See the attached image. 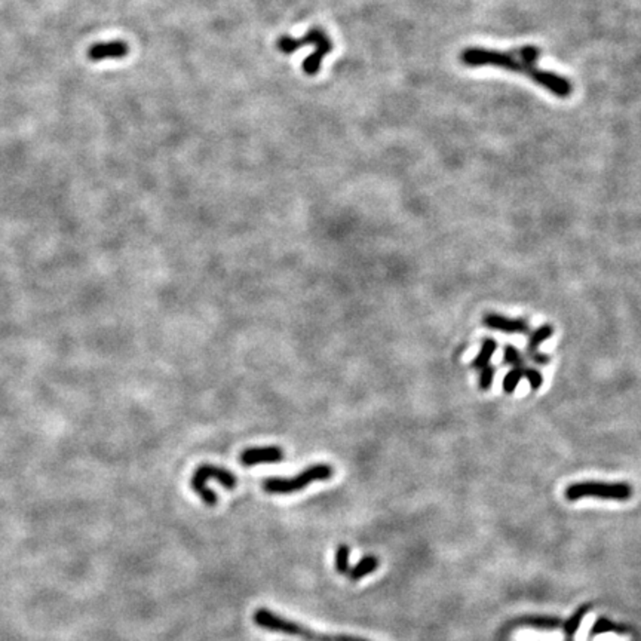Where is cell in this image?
<instances>
[{
    "label": "cell",
    "instance_id": "cell-13",
    "mask_svg": "<svg viewBox=\"0 0 641 641\" xmlns=\"http://www.w3.org/2000/svg\"><path fill=\"white\" fill-rule=\"evenodd\" d=\"M332 51V44H331V40H325L323 42V44H319L316 45V49L313 54H311L308 58L304 60L303 63V72L308 75V76H315L318 72H319V68L320 66H323V61L325 58V55L330 54Z\"/></svg>",
    "mask_w": 641,
    "mask_h": 641
},
{
    "label": "cell",
    "instance_id": "cell-4",
    "mask_svg": "<svg viewBox=\"0 0 641 641\" xmlns=\"http://www.w3.org/2000/svg\"><path fill=\"white\" fill-rule=\"evenodd\" d=\"M208 480L218 481L228 490H233L236 484H238V478H236L235 473L230 472L229 469L210 465V463L201 465L192 475L190 487H192V490L197 493L204 504L208 506H214L217 504L216 492H213L211 489H208L206 487Z\"/></svg>",
    "mask_w": 641,
    "mask_h": 641
},
{
    "label": "cell",
    "instance_id": "cell-5",
    "mask_svg": "<svg viewBox=\"0 0 641 641\" xmlns=\"http://www.w3.org/2000/svg\"><path fill=\"white\" fill-rule=\"evenodd\" d=\"M567 500H579L582 497H602L606 500L625 502L633 496V487L626 483H603L583 481L575 483L566 489Z\"/></svg>",
    "mask_w": 641,
    "mask_h": 641
},
{
    "label": "cell",
    "instance_id": "cell-3",
    "mask_svg": "<svg viewBox=\"0 0 641 641\" xmlns=\"http://www.w3.org/2000/svg\"><path fill=\"white\" fill-rule=\"evenodd\" d=\"M334 475V468L328 463H315L291 478H266L263 490L269 494H291L304 490L315 481H328Z\"/></svg>",
    "mask_w": 641,
    "mask_h": 641
},
{
    "label": "cell",
    "instance_id": "cell-2",
    "mask_svg": "<svg viewBox=\"0 0 641 641\" xmlns=\"http://www.w3.org/2000/svg\"><path fill=\"white\" fill-rule=\"evenodd\" d=\"M253 619L257 626H260V628L266 630L269 633L297 637L304 641H370V640L354 637V635L320 634V633L313 631L312 628H308V626H303L294 621L282 618L278 615V613L270 611L268 609H257L254 611Z\"/></svg>",
    "mask_w": 641,
    "mask_h": 641
},
{
    "label": "cell",
    "instance_id": "cell-8",
    "mask_svg": "<svg viewBox=\"0 0 641 641\" xmlns=\"http://www.w3.org/2000/svg\"><path fill=\"white\" fill-rule=\"evenodd\" d=\"M284 452L276 445H268V447H251L241 453L239 461L242 466L251 468L257 465H270L280 463L284 461Z\"/></svg>",
    "mask_w": 641,
    "mask_h": 641
},
{
    "label": "cell",
    "instance_id": "cell-7",
    "mask_svg": "<svg viewBox=\"0 0 641 641\" xmlns=\"http://www.w3.org/2000/svg\"><path fill=\"white\" fill-rule=\"evenodd\" d=\"M497 349L494 339H484L478 356L472 361V367L480 373V387L489 391L494 379V367L492 366V356Z\"/></svg>",
    "mask_w": 641,
    "mask_h": 641
},
{
    "label": "cell",
    "instance_id": "cell-16",
    "mask_svg": "<svg viewBox=\"0 0 641 641\" xmlns=\"http://www.w3.org/2000/svg\"><path fill=\"white\" fill-rule=\"evenodd\" d=\"M520 623L528 625V626H532V628H537V630L554 631L561 625V621L556 618H527V619H523Z\"/></svg>",
    "mask_w": 641,
    "mask_h": 641
},
{
    "label": "cell",
    "instance_id": "cell-18",
    "mask_svg": "<svg viewBox=\"0 0 641 641\" xmlns=\"http://www.w3.org/2000/svg\"><path fill=\"white\" fill-rule=\"evenodd\" d=\"M587 611H588V607L579 609L575 613V615L570 618V621L566 623V637H567L566 641H573V637H575V634H576V631L579 628V625H580L583 616L587 615Z\"/></svg>",
    "mask_w": 641,
    "mask_h": 641
},
{
    "label": "cell",
    "instance_id": "cell-19",
    "mask_svg": "<svg viewBox=\"0 0 641 641\" xmlns=\"http://www.w3.org/2000/svg\"><path fill=\"white\" fill-rule=\"evenodd\" d=\"M525 379L528 380V383H530V387L533 389V391H537V389L542 386L543 383V375L542 373L537 370V368H528L527 374H525Z\"/></svg>",
    "mask_w": 641,
    "mask_h": 641
},
{
    "label": "cell",
    "instance_id": "cell-10",
    "mask_svg": "<svg viewBox=\"0 0 641 641\" xmlns=\"http://www.w3.org/2000/svg\"><path fill=\"white\" fill-rule=\"evenodd\" d=\"M330 37L327 36V33L324 30L312 29V30H309L308 33H306L304 37H301V39H294V37H291V36H281L276 42V46H278V49H280V52H282L285 55H290V54L296 52L297 49H300L304 45H315L316 46V45L323 44V42H325Z\"/></svg>",
    "mask_w": 641,
    "mask_h": 641
},
{
    "label": "cell",
    "instance_id": "cell-6",
    "mask_svg": "<svg viewBox=\"0 0 641 641\" xmlns=\"http://www.w3.org/2000/svg\"><path fill=\"white\" fill-rule=\"evenodd\" d=\"M504 359L508 366L512 367L504 379V391L506 394H514V391L517 389V386L523 380V378H525V374L530 367L525 364L524 355L512 344L505 346Z\"/></svg>",
    "mask_w": 641,
    "mask_h": 641
},
{
    "label": "cell",
    "instance_id": "cell-11",
    "mask_svg": "<svg viewBox=\"0 0 641 641\" xmlns=\"http://www.w3.org/2000/svg\"><path fill=\"white\" fill-rule=\"evenodd\" d=\"M128 45L122 40H111V42H101V44H95L88 49V58L91 61L100 63L104 60L111 58H123L128 55Z\"/></svg>",
    "mask_w": 641,
    "mask_h": 641
},
{
    "label": "cell",
    "instance_id": "cell-12",
    "mask_svg": "<svg viewBox=\"0 0 641 641\" xmlns=\"http://www.w3.org/2000/svg\"><path fill=\"white\" fill-rule=\"evenodd\" d=\"M552 332H554L552 325H542L530 332V339H528L527 343V355L539 366H547L549 362V355L539 352V346L543 342H547L552 336Z\"/></svg>",
    "mask_w": 641,
    "mask_h": 641
},
{
    "label": "cell",
    "instance_id": "cell-9",
    "mask_svg": "<svg viewBox=\"0 0 641 641\" xmlns=\"http://www.w3.org/2000/svg\"><path fill=\"white\" fill-rule=\"evenodd\" d=\"M484 325L492 330H497L505 334H527L530 332V325L525 319L508 318L499 313L484 315Z\"/></svg>",
    "mask_w": 641,
    "mask_h": 641
},
{
    "label": "cell",
    "instance_id": "cell-17",
    "mask_svg": "<svg viewBox=\"0 0 641 641\" xmlns=\"http://www.w3.org/2000/svg\"><path fill=\"white\" fill-rule=\"evenodd\" d=\"M349 555H351L349 547L339 545V548L336 551V560H334V564H336V570L339 575H347V571L351 570Z\"/></svg>",
    "mask_w": 641,
    "mask_h": 641
},
{
    "label": "cell",
    "instance_id": "cell-14",
    "mask_svg": "<svg viewBox=\"0 0 641 641\" xmlns=\"http://www.w3.org/2000/svg\"><path fill=\"white\" fill-rule=\"evenodd\" d=\"M379 566H380V561H379L378 556H375V555H366V556H362V559L354 567H351V570L347 571V576H349L351 580L358 582L362 578H366V576L374 573V571L378 570Z\"/></svg>",
    "mask_w": 641,
    "mask_h": 641
},
{
    "label": "cell",
    "instance_id": "cell-15",
    "mask_svg": "<svg viewBox=\"0 0 641 641\" xmlns=\"http://www.w3.org/2000/svg\"><path fill=\"white\" fill-rule=\"evenodd\" d=\"M604 633H616V634H630V628L628 626H623V625H616V623H613L607 619H598L594 626H592V630L590 633V638L595 637V635H600V634H604Z\"/></svg>",
    "mask_w": 641,
    "mask_h": 641
},
{
    "label": "cell",
    "instance_id": "cell-1",
    "mask_svg": "<svg viewBox=\"0 0 641 641\" xmlns=\"http://www.w3.org/2000/svg\"><path fill=\"white\" fill-rule=\"evenodd\" d=\"M542 51L539 46L524 45L512 51H496L483 46H469L459 55L465 67H497L504 70L524 75L537 87L551 92L556 99L566 100L573 94V82L552 70H543L537 66Z\"/></svg>",
    "mask_w": 641,
    "mask_h": 641
}]
</instances>
